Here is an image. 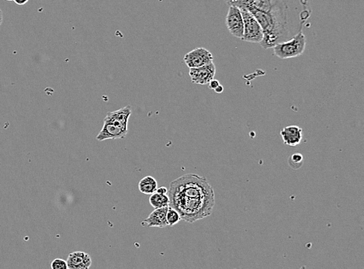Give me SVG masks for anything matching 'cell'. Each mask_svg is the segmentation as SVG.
<instances>
[{
	"label": "cell",
	"instance_id": "e0dca14e",
	"mask_svg": "<svg viewBox=\"0 0 364 269\" xmlns=\"http://www.w3.org/2000/svg\"><path fill=\"white\" fill-rule=\"evenodd\" d=\"M51 267L52 269H68L67 262L65 260L57 258L51 263Z\"/></svg>",
	"mask_w": 364,
	"mask_h": 269
},
{
	"label": "cell",
	"instance_id": "9a60e30c",
	"mask_svg": "<svg viewBox=\"0 0 364 269\" xmlns=\"http://www.w3.org/2000/svg\"><path fill=\"white\" fill-rule=\"evenodd\" d=\"M166 220L168 226H170V227L176 225L180 222V220H182L180 214L170 205H169L168 211H167Z\"/></svg>",
	"mask_w": 364,
	"mask_h": 269
},
{
	"label": "cell",
	"instance_id": "ac0fdd59",
	"mask_svg": "<svg viewBox=\"0 0 364 269\" xmlns=\"http://www.w3.org/2000/svg\"><path fill=\"white\" fill-rule=\"evenodd\" d=\"M208 85H209L210 88H211V89H215V88L220 85V82L214 78V79H212V80L208 83Z\"/></svg>",
	"mask_w": 364,
	"mask_h": 269
},
{
	"label": "cell",
	"instance_id": "5b68a950",
	"mask_svg": "<svg viewBox=\"0 0 364 269\" xmlns=\"http://www.w3.org/2000/svg\"><path fill=\"white\" fill-rule=\"evenodd\" d=\"M226 23L231 35L242 40L244 34V23L239 8L235 6H229Z\"/></svg>",
	"mask_w": 364,
	"mask_h": 269
},
{
	"label": "cell",
	"instance_id": "6da1fadb",
	"mask_svg": "<svg viewBox=\"0 0 364 269\" xmlns=\"http://www.w3.org/2000/svg\"><path fill=\"white\" fill-rule=\"evenodd\" d=\"M229 6L245 9L263 29V49L294 38L302 31L312 10L309 0H224Z\"/></svg>",
	"mask_w": 364,
	"mask_h": 269
},
{
	"label": "cell",
	"instance_id": "ba28073f",
	"mask_svg": "<svg viewBox=\"0 0 364 269\" xmlns=\"http://www.w3.org/2000/svg\"><path fill=\"white\" fill-rule=\"evenodd\" d=\"M131 113H132L131 106H127L116 110V111L107 113L104 121L111 123L119 128L128 129V121L131 117Z\"/></svg>",
	"mask_w": 364,
	"mask_h": 269
},
{
	"label": "cell",
	"instance_id": "44dd1931",
	"mask_svg": "<svg viewBox=\"0 0 364 269\" xmlns=\"http://www.w3.org/2000/svg\"><path fill=\"white\" fill-rule=\"evenodd\" d=\"M214 90L216 93H218V94H220V93H223V91H224V87H223L221 85H219L218 86H217V88H216Z\"/></svg>",
	"mask_w": 364,
	"mask_h": 269
},
{
	"label": "cell",
	"instance_id": "8992f818",
	"mask_svg": "<svg viewBox=\"0 0 364 269\" xmlns=\"http://www.w3.org/2000/svg\"><path fill=\"white\" fill-rule=\"evenodd\" d=\"M214 60L212 54L208 50L204 47H198L193 51H189L185 54L184 62L187 67H201L206 65L211 64Z\"/></svg>",
	"mask_w": 364,
	"mask_h": 269
},
{
	"label": "cell",
	"instance_id": "7a4b0ae2",
	"mask_svg": "<svg viewBox=\"0 0 364 269\" xmlns=\"http://www.w3.org/2000/svg\"><path fill=\"white\" fill-rule=\"evenodd\" d=\"M168 193L169 205L186 222L193 224L212 214L215 196L205 177L195 174L183 175L172 182Z\"/></svg>",
	"mask_w": 364,
	"mask_h": 269
},
{
	"label": "cell",
	"instance_id": "5bb4252c",
	"mask_svg": "<svg viewBox=\"0 0 364 269\" xmlns=\"http://www.w3.org/2000/svg\"><path fill=\"white\" fill-rule=\"evenodd\" d=\"M149 203L155 209L165 207V206H168L170 205V198L167 194H160V193L155 192L151 195L150 198H149Z\"/></svg>",
	"mask_w": 364,
	"mask_h": 269
},
{
	"label": "cell",
	"instance_id": "30bf717a",
	"mask_svg": "<svg viewBox=\"0 0 364 269\" xmlns=\"http://www.w3.org/2000/svg\"><path fill=\"white\" fill-rule=\"evenodd\" d=\"M168 207L169 205L165 207L155 209V211L151 213L150 215L147 218L142 220L141 224L143 227H155L163 228V227H167L168 223H167L166 214Z\"/></svg>",
	"mask_w": 364,
	"mask_h": 269
},
{
	"label": "cell",
	"instance_id": "52a82bcc",
	"mask_svg": "<svg viewBox=\"0 0 364 269\" xmlns=\"http://www.w3.org/2000/svg\"><path fill=\"white\" fill-rule=\"evenodd\" d=\"M216 74V67L214 63L206 65L198 68L189 69V75L191 82L199 85H208L214 79Z\"/></svg>",
	"mask_w": 364,
	"mask_h": 269
},
{
	"label": "cell",
	"instance_id": "7c38bea8",
	"mask_svg": "<svg viewBox=\"0 0 364 269\" xmlns=\"http://www.w3.org/2000/svg\"><path fill=\"white\" fill-rule=\"evenodd\" d=\"M68 269H89L92 265L91 256L83 251H75L68 256Z\"/></svg>",
	"mask_w": 364,
	"mask_h": 269
},
{
	"label": "cell",
	"instance_id": "9c48e42d",
	"mask_svg": "<svg viewBox=\"0 0 364 269\" xmlns=\"http://www.w3.org/2000/svg\"><path fill=\"white\" fill-rule=\"evenodd\" d=\"M128 133V129L119 128L111 123L104 121L103 128L97 136V140L99 141H103V140H109V139L116 140V139L124 138L127 136Z\"/></svg>",
	"mask_w": 364,
	"mask_h": 269
},
{
	"label": "cell",
	"instance_id": "2e32d148",
	"mask_svg": "<svg viewBox=\"0 0 364 269\" xmlns=\"http://www.w3.org/2000/svg\"><path fill=\"white\" fill-rule=\"evenodd\" d=\"M303 161H304V157L301 154L296 153L291 155L288 159V163L289 166L294 170H297L301 168L303 165Z\"/></svg>",
	"mask_w": 364,
	"mask_h": 269
},
{
	"label": "cell",
	"instance_id": "d6986e66",
	"mask_svg": "<svg viewBox=\"0 0 364 269\" xmlns=\"http://www.w3.org/2000/svg\"><path fill=\"white\" fill-rule=\"evenodd\" d=\"M156 193H160V194H167L168 193V189L166 187L158 188L156 190Z\"/></svg>",
	"mask_w": 364,
	"mask_h": 269
},
{
	"label": "cell",
	"instance_id": "277c9868",
	"mask_svg": "<svg viewBox=\"0 0 364 269\" xmlns=\"http://www.w3.org/2000/svg\"><path fill=\"white\" fill-rule=\"evenodd\" d=\"M244 23L242 41L260 44L263 38V29L257 19L245 9H239Z\"/></svg>",
	"mask_w": 364,
	"mask_h": 269
},
{
	"label": "cell",
	"instance_id": "7402d4cb",
	"mask_svg": "<svg viewBox=\"0 0 364 269\" xmlns=\"http://www.w3.org/2000/svg\"><path fill=\"white\" fill-rule=\"evenodd\" d=\"M3 21H4V13L0 9V26L2 24Z\"/></svg>",
	"mask_w": 364,
	"mask_h": 269
},
{
	"label": "cell",
	"instance_id": "8fae6325",
	"mask_svg": "<svg viewBox=\"0 0 364 269\" xmlns=\"http://www.w3.org/2000/svg\"><path fill=\"white\" fill-rule=\"evenodd\" d=\"M281 135L284 144L295 147L302 141L303 130L298 126H288L281 130Z\"/></svg>",
	"mask_w": 364,
	"mask_h": 269
},
{
	"label": "cell",
	"instance_id": "4fadbf2b",
	"mask_svg": "<svg viewBox=\"0 0 364 269\" xmlns=\"http://www.w3.org/2000/svg\"><path fill=\"white\" fill-rule=\"evenodd\" d=\"M138 189L141 193L145 195H152L156 192L158 183L153 177L146 176L138 183Z\"/></svg>",
	"mask_w": 364,
	"mask_h": 269
},
{
	"label": "cell",
	"instance_id": "603a6c76",
	"mask_svg": "<svg viewBox=\"0 0 364 269\" xmlns=\"http://www.w3.org/2000/svg\"><path fill=\"white\" fill-rule=\"evenodd\" d=\"M7 1H13V0H7Z\"/></svg>",
	"mask_w": 364,
	"mask_h": 269
},
{
	"label": "cell",
	"instance_id": "ffe728a7",
	"mask_svg": "<svg viewBox=\"0 0 364 269\" xmlns=\"http://www.w3.org/2000/svg\"><path fill=\"white\" fill-rule=\"evenodd\" d=\"M13 1H14L17 5L22 6L25 5V4H26L29 0H13Z\"/></svg>",
	"mask_w": 364,
	"mask_h": 269
},
{
	"label": "cell",
	"instance_id": "3957f363",
	"mask_svg": "<svg viewBox=\"0 0 364 269\" xmlns=\"http://www.w3.org/2000/svg\"><path fill=\"white\" fill-rule=\"evenodd\" d=\"M307 40L300 31L297 35L284 42L276 44L273 48L274 55L281 59L293 58L302 55L305 51Z\"/></svg>",
	"mask_w": 364,
	"mask_h": 269
}]
</instances>
